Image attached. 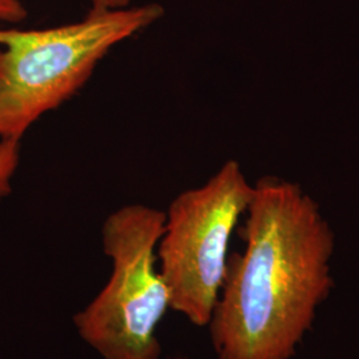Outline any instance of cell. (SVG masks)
Returning a JSON list of instances; mask_svg holds the SVG:
<instances>
[{"instance_id":"obj_1","label":"cell","mask_w":359,"mask_h":359,"mask_svg":"<svg viewBox=\"0 0 359 359\" xmlns=\"http://www.w3.org/2000/svg\"><path fill=\"white\" fill-rule=\"evenodd\" d=\"M241 237L206 326L216 359H293L335 286L333 228L299 184L265 176Z\"/></svg>"},{"instance_id":"obj_2","label":"cell","mask_w":359,"mask_h":359,"mask_svg":"<svg viewBox=\"0 0 359 359\" xmlns=\"http://www.w3.org/2000/svg\"><path fill=\"white\" fill-rule=\"evenodd\" d=\"M164 13L158 3L111 8L92 0L75 23L38 29L0 26V142H20L39 118L87 84L108 52Z\"/></svg>"},{"instance_id":"obj_3","label":"cell","mask_w":359,"mask_h":359,"mask_svg":"<svg viewBox=\"0 0 359 359\" xmlns=\"http://www.w3.org/2000/svg\"><path fill=\"white\" fill-rule=\"evenodd\" d=\"M164 224L165 212L144 204L121 206L104 219L109 278L74 316L79 337L103 359H161L157 329L170 309L157 262Z\"/></svg>"},{"instance_id":"obj_4","label":"cell","mask_w":359,"mask_h":359,"mask_svg":"<svg viewBox=\"0 0 359 359\" xmlns=\"http://www.w3.org/2000/svg\"><path fill=\"white\" fill-rule=\"evenodd\" d=\"M241 164L225 161L200 187L177 194L168 206L157 245L158 269L170 309L197 327L210 321L229 261L231 236L252 201Z\"/></svg>"},{"instance_id":"obj_5","label":"cell","mask_w":359,"mask_h":359,"mask_svg":"<svg viewBox=\"0 0 359 359\" xmlns=\"http://www.w3.org/2000/svg\"><path fill=\"white\" fill-rule=\"evenodd\" d=\"M20 161V142H0V198L11 193V181Z\"/></svg>"},{"instance_id":"obj_6","label":"cell","mask_w":359,"mask_h":359,"mask_svg":"<svg viewBox=\"0 0 359 359\" xmlns=\"http://www.w3.org/2000/svg\"><path fill=\"white\" fill-rule=\"evenodd\" d=\"M28 18V10L22 0H0V23L16 26Z\"/></svg>"},{"instance_id":"obj_7","label":"cell","mask_w":359,"mask_h":359,"mask_svg":"<svg viewBox=\"0 0 359 359\" xmlns=\"http://www.w3.org/2000/svg\"><path fill=\"white\" fill-rule=\"evenodd\" d=\"M111 8H124L132 4V0H96Z\"/></svg>"}]
</instances>
